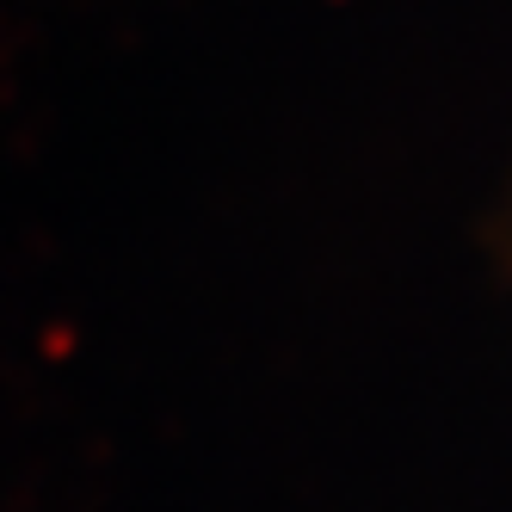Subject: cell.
<instances>
[{
  "label": "cell",
  "instance_id": "obj_1",
  "mask_svg": "<svg viewBox=\"0 0 512 512\" xmlns=\"http://www.w3.org/2000/svg\"><path fill=\"white\" fill-rule=\"evenodd\" d=\"M506 223H512V192H506Z\"/></svg>",
  "mask_w": 512,
  "mask_h": 512
}]
</instances>
